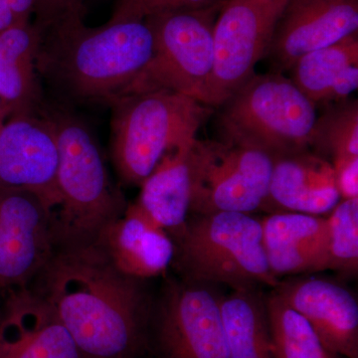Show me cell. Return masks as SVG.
Listing matches in <instances>:
<instances>
[{"label":"cell","mask_w":358,"mask_h":358,"mask_svg":"<svg viewBox=\"0 0 358 358\" xmlns=\"http://www.w3.org/2000/svg\"><path fill=\"white\" fill-rule=\"evenodd\" d=\"M275 292L308 320L331 355L358 358V303L348 289L303 278L280 282Z\"/></svg>","instance_id":"15"},{"label":"cell","mask_w":358,"mask_h":358,"mask_svg":"<svg viewBox=\"0 0 358 358\" xmlns=\"http://www.w3.org/2000/svg\"><path fill=\"white\" fill-rule=\"evenodd\" d=\"M209 286L188 280L167 285L157 317L162 358H229L221 296Z\"/></svg>","instance_id":"10"},{"label":"cell","mask_w":358,"mask_h":358,"mask_svg":"<svg viewBox=\"0 0 358 358\" xmlns=\"http://www.w3.org/2000/svg\"><path fill=\"white\" fill-rule=\"evenodd\" d=\"M42 36L41 29L30 21L0 33V102L9 115L43 110L36 67Z\"/></svg>","instance_id":"20"},{"label":"cell","mask_w":358,"mask_h":358,"mask_svg":"<svg viewBox=\"0 0 358 358\" xmlns=\"http://www.w3.org/2000/svg\"><path fill=\"white\" fill-rule=\"evenodd\" d=\"M155 52L145 20L88 27L70 13L43 32L37 72L70 100L112 103L126 95Z\"/></svg>","instance_id":"2"},{"label":"cell","mask_w":358,"mask_h":358,"mask_svg":"<svg viewBox=\"0 0 358 358\" xmlns=\"http://www.w3.org/2000/svg\"><path fill=\"white\" fill-rule=\"evenodd\" d=\"M261 225L264 251L275 278L326 271L327 217L275 212L261 219Z\"/></svg>","instance_id":"18"},{"label":"cell","mask_w":358,"mask_h":358,"mask_svg":"<svg viewBox=\"0 0 358 358\" xmlns=\"http://www.w3.org/2000/svg\"><path fill=\"white\" fill-rule=\"evenodd\" d=\"M8 6L16 20L22 22V21H29L30 16L34 13L36 0H6Z\"/></svg>","instance_id":"29"},{"label":"cell","mask_w":358,"mask_h":358,"mask_svg":"<svg viewBox=\"0 0 358 358\" xmlns=\"http://www.w3.org/2000/svg\"><path fill=\"white\" fill-rule=\"evenodd\" d=\"M292 78L315 106L346 100L358 87L357 33L301 56Z\"/></svg>","instance_id":"21"},{"label":"cell","mask_w":358,"mask_h":358,"mask_svg":"<svg viewBox=\"0 0 358 358\" xmlns=\"http://www.w3.org/2000/svg\"><path fill=\"white\" fill-rule=\"evenodd\" d=\"M220 307L229 358H274L266 296L258 288L233 289Z\"/></svg>","instance_id":"22"},{"label":"cell","mask_w":358,"mask_h":358,"mask_svg":"<svg viewBox=\"0 0 358 358\" xmlns=\"http://www.w3.org/2000/svg\"><path fill=\"white\" fill-rule=\"evenodd\" d=\"M334 178L341 200L358 197V157L333 162Z\"/></svg>","instance_id":"28"},{"label":"cell","mask_w":358,"mask_h":358,"mask_svg":"<svg viewBox=\"0 0 358 358\" xmlns=\"http://www.w3.org/2000/svg\"><path fill=\"white\" fill-rule=\"evenodd\" d=\"M224 0H115L108 22L143 21L157 14L197 10L218 6Z\"/></svg>","instance_id":"26"},{"label":"cell","mask_w":358,"mask_h":358,"mask_svg":"<svg viewBox=\"0 0 358 358\" xmlns=\"http://www.w3.org/2000/svg\"><path fill=\"white\" fill-rule=\"evenodd\" d=\"M58 162L55 129L43 110L0 122V190L31 194L51 217L58 205Z\"/></svg>","instance_id":"11"},{"label":"cell","mask_w":358,"mask_h":358,"mask_svg":"<svg viewBox=\"0 0 358 358\" xmlns=\"http://www.w3.org/2000/svg\"><path fill=\"white\" fill-rule=\"evenodd\" d=\"M96 244L117 270L141 281L164 274L176 256L171 235L134 203L128 204L124 215L103 231Z\"/></svg>","instance_id":"17"},{"label":"cell","mask_w":358,"mask_h":358,"mask_svg":"<svg viewBox=\"0 0 358 358\" xmlns=\"http://www.w3.org/2000/svg\"><path fill=\"white\" fill-rule=\"evenodd\" d=\"M288 0H224L213 28L208 106L220 107L267 57Z\"/></svg>","instance_id":"9"},{"label":"cell","mask_w":358,"mask_h":358,"mask_svg":"<svg viewBox=\"0 0 358 358\" xmlns=\"http://www.w3.org/2000/svg\"><path fill=\"white\" fill-rule=\"evenodd\" d=\"M310 147L317 154L329 155L331 164L358 157V103L357 100L339 101L329 106L317 117Z\"/></svg>","instance_id":"24"},{"label":"cell","mask_w":358,"mask_h":358,"mask_svg":"<svg viewBox=\"0 0 358 358\" xmlns=\"http://www.w3.org/2000/svg\"><path fill=\"white\" fill-rule=\"evenodd\" d=\"M222 3L145 18L154 36V55L126 95L167 90L208 106L214 65L213 28Z\"/></svg>","instance_id":"7"},{"label":"cell","mask_w":358,"mask_h":358,"mask_svg":"<svg viewBox=\"0 0 358 358\" xmlns=\"http://www.w3.org/2000/svg\"><path fill=\"white\" fill-rule=\"evenodd\" d=\"M18 22L20 21L16 20L6 0H0V33L6 31Z\"/></svg>","instance_id":"30"},{"label":"cell","mask_w":358,"mask_h":358,"mask_svg":"<svg viewBox=\"0 0 358 358\" xmlns=\"http://www.w3.org/2000/svg\"><path fill=\"white\" fill-rule=\"evenodd\" d=\"M83 13V0H36L34 13L42 32L70 13Z\"/></svg>","instance_id":"27"},{"label":"cell","mask_w":358,"mask_h":358,"mask_svg":"<svg viewBox=\"0 0 358 358\" xmlns=\"http://www.w3.org/2000/svg\"><path fill=\"white\" fill-rule=\"evenodd\" d=\"M173 239V261L188 281L233 289L279 285L264 251L261 219L250 213L193 215Z\"/></svg>","instance_id":"5"},{"label":"cell","mask_w":358,"mask_h":358,"mask_svg":"<svg viewBox=\"0 0 358 358\" xmlns=\"http://www.w3.org/2000/svg\"><path fill=\"white\" fill-rule=\"evenodd\" d=\"M358 268V197L343 199L327 216L326 270L355 274Z\"/></svg>","instance_id":"25"},{"label":"cell","mask_w":358,"mask_h":358,"mask_svg":"<svg viewBox=\"0 0 358 358\" xmlns=\"http://www.w3.org/2000/svg\"><path fill=\"white\" fill-rule=\"evenodd\" d=\"M189 145L176 148L164 155L141 185L134 202L152 223L166 230L171 238L185 227L190 214L192 169Z\"/></svg>","instance_id":"19"},{"label":"cell","mask_w":358,"mask_h":358,"mask_svg":"<svg viewBox=\"0 0 358 358\" xmlns=\"http://www.w3.org/2000/svg\"><path fill=\"white\" fill-rule=\"evenodd\" d=\"M3 296L0 358H84L53 308L30 287Z\"/></svg>","instance_id":"14"},{"label":"cell","mask_w":358,"mask_h":358,"mask_svg":"<svg viewBox=\"0 0 358 358\" xmlns=\"http://www.w3.org/2000/svg\"><path fill=\"white\" fill-rule=\"evenodd\" d=\"M358 0H288L267 54L273 72L291 69L308 52L355 34Z\"/></svg>","instance_id":"13"},{"label":"cell","mask_w":358,"mask_h":358,"mask_svg":"<svg viewBox=\"0 0 358 358\" xmlns=\"http://www.w3.org/2000/svg\"><path fill=\"white\" fill-rule=\"evenodd\" d=\"M317 106L282 73L254 74L220 106L223 141L274 157L310 150Z\"/></svg>","instance_id":"6"},{"label":"cell","mask_w":358,"mask_h":358,"mask_svg":"<svg viewBox=\"0 0 358 358\" xmlns=\"http://www.w3.org/2000/svg\"><path fill=\"white\" fill-rule=\"evenodd\" d=\"M9 117L8 110L4 108V106L2 105V103L0 102V122L4 121V120L7 119Z\"/></svg>","instance_id":"31"},{"label":"cell","mask_w":358,"mask_h":358,"mask_svg":"<svg viewBox=\"0 0 358 358\" xmlns=\"http://www.w3.org/2000/svg\"><path fill=\"white\" fill-rule=\"evenodd\" d=\"M110 107V155L129 185H141L164 155L196 140L212 113L209 106L167 90L128 94Z\"/></svg>","instance_id":"4"},{"label":"cell","mask_w":358,"mask_h":358,"mask_svg":"<svg viewBox=\"0 0 358 358\" xmlns=\"http://www.w3.org/2000/svg\"><path fill=\"white\" fill-rule=\"evenodd\" d=\"M274 358H334L307 320L275 292L266 296Z\"/></svg>","instance_id":"23"},{"label":"cell","mask_w":358,"mask_h":358,"mask_svg":"<svg viewBox=\"0 0 358 358\" xmlns=\"http://www.w3.org/2000/svg\"><path fill=\"white\" fill-rule=\"evenodd\" d=\"M50 215L31 194L0 190V296L28 288L53 253Z\"/></svg>","instance_id":"12"},{"label":"cell","mask_w":358,"mask_h":358,"mask_svg":"<svg viewBox=\"0 0 358 358\" xmlns=\"http://www.w3.org/2000/svg\"><path fill=\"white\" fill-rule=\"evenodd\" d=\"M43 110L53 122L59 152L58 205L50 217L54 247L95 244L128 203L88 124L66 109Z\"/></svg>","instance_id":"3"},{"label":"cell","mask_w":358,"mask_h":358,"mask_svg":"<svg viewBox=\"0 0 358 358\" xmlns=\"http://www.w3.org/2000/svg\"><path fill=\"white\" fill-rule=\"evenodd\" d=\"M58 315L84 358H134L148 301L141 280L115 267L98 244L54 249L30 285Z\"/></svg>","instance_id":"1"},{"label":"cell","mask_w":358,"mask_h":358,"mask_svg":"<svg viewBox=\"0 0 358 358\" xmlns=\"http://www.w3.org/2000/svg\"><path fill=\"white\" fill-rule=\"evenodd\" d=\"M190 157V214H252L266 206L275 159L270 152L232 141L196 138Z\"/></svg>","instance_id":"8"},{"label":"cell","mask_w":358,"mask_h":358,"mask_svg":"<svg viewBox=\"0 0 358 358\" xmlns=\"http://www.w3.org/2000/svg\"><path fill=\"white\" fill-rule=\"evenodd\" d=\"M1 305H2L1 296H0V317H1Z\"/></svg>","instance_id":"32"},{"label":"cell","mask_w":358,"mask_h":358,"mask_svg":"<svg viewBox=\"0 0 358 358\" xmlns=\"http://www.w3.org/2000/svg\"><path fill=\"white\" fill-rule=\"evenodd\" d=\"M341 200L326 157L310 150L275 157L266 206L327 217Z\"/></svg>","instance_id":"16"}]
</instances>
